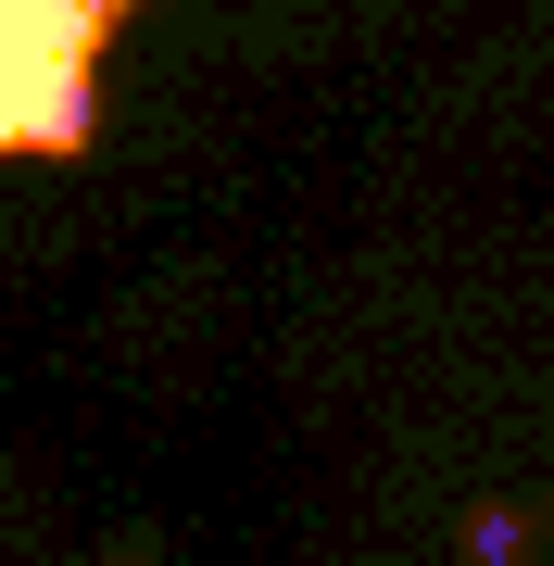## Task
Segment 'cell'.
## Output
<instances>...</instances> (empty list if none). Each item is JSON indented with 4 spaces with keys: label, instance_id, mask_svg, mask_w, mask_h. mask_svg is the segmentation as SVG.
<instances>
[{
    "label": "cell",
    "instance_id": "6da1fadb",
    "mask_svg": "<svg viewBox=\"0 0 554 566\" xmlns=\"http://www.w3.org/2000/svg\"><path fill=\"white\" fill-rule=\"evenodd\" d=\"M139 0H0V164H63L102 102V51Z\"/></svg>",
    "mask_w": 554,
    "mask_h": 566
}]
</instances>
